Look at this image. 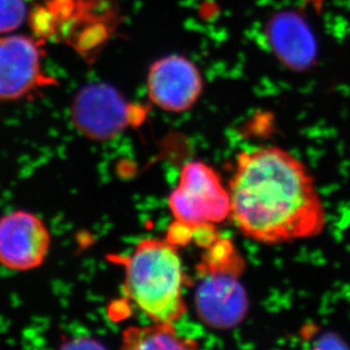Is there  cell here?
<instances>
[{
  "instance_id": "52a82bcc",
  "label": "cell",
  "mask_w": 350,
  "mask_h": 350,
  "mask_svg": "<svg viewBox=\"0 0 350 350\" xmlns=\"http://www.w3.org/2000/svg\"><path fill=\"white\" fill-rule=\"evenodd\" d=\"M43 40L25 36L0 39V101H15L46 86L53 77L43 72Z\"/></svg>"
},
{
  "instance_id": "8992f818",
  "label": "cell",
  "mask_w": 350,
  "mask_h": 350,
  "mask_svg": "<svg viewBox=\"0 0 350 350\" xmlns=\"http://www.w3.org/2000/svg\"><path fill=\"white\" fill-rule=\"evenodd\" d=\"M265 38L281 66L291 73L305 74L317 67L320 41L308 14L299 8H282L265 21Z\"/></svg>"
},
{
  "instance_id": "5b68a950",
  "label": "cell",
  "mask_w": 350,
  "mask_h": 350,
  "mask_svg": "<svg viewBox=\"0 0 350 350\" xmlns=\"http://www.w3.org/2000/svg\"><path fill=\"white\" fill-rule=\"evenodd\" d=\"M70 116L75 129L86 139L107 142L129 127L141 125L146 110L129 103L113 86L96 83L79 90L72 103Z\"/></svg>"
},
{
  "instance_id": "6da1fadb",
  "label": "cell",
  "mask_w": 350,
  "mask_h": 350,
  "mask_svg": "<svg viewBox=\"0 0 350 350\" xmlns=\"http://www.w3.org/2000/svg\"><path fill=\"white\" fill-rule=\"evenodd\" d=\"M232 219L258 244H287L317 237L327 210L308 165L280 146H260L237 156L230 182Z\"/></svg>"
},
{
  "instance_id": "8fae6325",
  "label": "cell",
  "mask_w": 350,
  "mask_h": 350,
  "mask_svg": "<svg viewBox=\"0 0 350 350\" xmlns=\"http://www.w3.org/2000/svg\"><path fill=\"white\" fill-rule=\"evenodd\" d=\"M24 0H0V34L16 31L27 20Z\"/></svg>"
},
{
  "instance_id": "ba28073f",
  "label": "cell",
  "mask_w": 350,
  "mask_h": 350,
  "mask_svg": "<svg viewBox=\"0 0 350 350\" xmlns=\"http://www.w3.org/2000/svg\"><path fill=\"white\" fill-rule=\"evenodd\" d=\"M146 84L153 105L169 113L192 109L204 90L200 68L180 55L163 57L152 64Z\"/></svg>"
},
{
  "instance_id": "7c38bea8",
  "label": "cell",
  "mask_w": 350,
  "mask_h": 350,
  "mask_svg": "<svg viewBox=\"0 0 350 350\" xmlns=\"http://www.w3.org/2000/svg\"><path fill=\"white\" fill-rule=\"evenodd\" d=\"M72 342H67L60 346L62 348H105V346L98 342L93 339H75V340H70Z\"/></svg>"
},
{
  "instance_id": "7a4b0ae2",
  "label": "cell",
  "mask_w": 350,
  "mask_h": 350,
  "mask_svg": "<svg viewBox=\"0 0 350 350\" xmlns=\"http://www.w3.org/2000/svg\"><path fill=\"white\" fill-rule=\"evenodd\" d=\"M124 268V291L153 322L175 323L186 312V275L178 247L167 239L139 241L125 258L115 256Z\"/></svg>"
},
{
  "instance_id": "30bf717a",
  "label": "cell",
  "mask_w": 350,
  "mask_h": 350,
  "mask_svg": "<svg viewBox=\"0 0 350 350\" xmlns=\"http://www.w3.org/2000/svg\"><path fill=\"white\" fill-rule=\"evenodd\" d=\"M198 342L177 334L174 323L153 322L144 327H129L122 332V349H182L198 348Z\"/></svg>"
},
{
  "instance_id": "9c48e42d",
  "label": "cell",
  "mask_w": 350,
  "mask_h": 350,
  "mask_svg": "<svg viewBox=\"0 0 350 350\" xmlns=\"http://www.w3.org/2000/svg\"><path fill=\"white\" fill-rule=\"evenodd\" d=\"M51 238L44 222L27 211L0 218V265L13 271H30L43 265Z\"/></svg>"
},
{
  "instance_id": "3957f363",
  "label": "cell",
  "mask_w": 350,
  "mask_h": 350,
  "mask_svg": "<svg viewBox=\"0 0 350 350\" xmlns=\"http://www.w3.org/2000/svg\"><path fill=\"white\" fill-rule=\"evenodd\" d=\"M245 261L234 243L218 238L205 248L198 265L194 308L200 320L215 330H232L244 322L250 298L241 273Z\"/></svg>"
},
{
  "instance_id": "277c9868",
  "label": "cell",
  "mask_w": 350,
  "mask_h": 350,
  "mask_svg": "<svg viewBox=\"0 0 350 350\" xmlns=\"http://www.w3.org/2000/svg\"><path fill=\"white\" fill-rule=\"evenodd\" d=\"M168 204L176 221L192 227L217 226L232 215L229 189L222 184L219 172L203 161H191L183 167Z\"/></svg>"
}]
</instances>
